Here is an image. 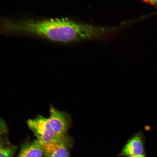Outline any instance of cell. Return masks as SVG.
<instances>
[{
    "label": "cell",
    "instance_id": "277c9868",
    "mask_svg": "<svg viewBox=\"0 0 157 157\" xmlns=\"http://www.w3.org/2000/svg\"><path fill=\"white\" fill-rule=\"evenodd\" d=\"M43 146L37 139L28 141L22 144L16 157H43Z\"/></svg>",
    "mask_w": 157,
    "mask_h": 157
},
{
    "label": "cell",
    "instance_id": "6da1fadb",
    "mask_svg": "<svg viewBox=\"0 0 157 157\" xmlns=\"http://www.w3.org/2000/svg\"><path fill=\"white\" fill-rule=\"evenodd\" d=\"M28 126L40 142L45 144L55 141L59 138L55 134L47 118L38 115L35 118L26 121Z\"/></svg>",
    "mask_w": 157,
    "mask_h": 157
},
{
    "label": "cell",
    "instance_id": "52a82bcc",
    "mask_svg": "<svg viewBox=\"0 0 157 157\" xmlns=\"http://www.w3.org/2000/svg\"><path fill=\"white\" fill-rule=\"evenodd\" d=\"M146 1L151 4L157 6V0H148Z\"/></svg>",
    "mask_w": 157,
    "mask_h": 157
},
{
    "label": "cell",
    "instance_id": "5b68a950",
    "mask_svg": "<svg viewBox=\"0 0 157 157\" xmlns=\"http://www.w3.org/2000/svg\"><path fill=\"white\" fill-rule=\"evenodd\" d=\"M144 151L142 139L139 135L132 138L125 145L120 154L121 156H128L142 154Z\"/></svg>",
    "mask_w": 157,
    "mask_h": 157
},
{
    "label": "cell",
    "instance_id": "ba28073f",
    "mask_svg": "<svg viewBox=\"0 0 157 157\" xmlns=\"http://www.w3.org/2000/svg\"><path fill=\"white\" fill-rule=\"evenodd\" d=\"M129 157H145V155L143 154H141L136 155L132 156Z\"/></svg>",
    "mask_w": 157,
    "mask_h": 157
},
{
    "label": "cell",
    "instance_id": "3957f363",
    "mask_svg": "<svg viewBox=\"0 0 157 157\" xmlns=\"http://www.w3.org/2000/svg\"><path fill=\"white\" fill-rule=\"evenodd\" d=\"M72 143V138L67 134L53 142L42 144L43 157H69Z\"/></svg>",
    "mask_w": 157,
    "mask_h": 157
},
{
    "label": "cell",
    "instance_id": "7a4b0ae2",
    "mask_svg": "<svg viewBox=\"0 0 157 157\" xmlns=\"http://www.w3.org/2000/svg\"><path fill=\"white\" fill-rule=\"evenodd\" d=\"M48 122L56 135L59 138L66 135L71 122L70 115L67 112L60 111L51 105Z\"/></svg>",
    "mask_w": 157,
    "mask_h": 157
},
{
    "label": "cell",
    "instance_id": "8992f818",
    "mask_svg": "<svg viewBox=\"0 0 157 157\" xmlns=\"http://www.w3.org/2000/svg\"><path fill=\"white\" fill-rule=\"evenodd\" d=\"M17 148L16 146L10 144L6 138H1L0 157H12Z\"/></svg>",
    "mask_w": 157,
    "mask_h": 157
}]
</instances>
